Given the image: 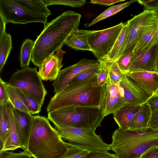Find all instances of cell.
Instances as JSON below:
<instances>
[{"mask_svg":"<svg viewBox=\"0 0 158 158\" xmlns=\"http://www.w3.org/2000/svg\"><path fill=\"white\" fill-rule=\"evenodd\" d=\"M152 113L150 107L146 102L141 104L132 120L128 130L140 132L147 131L149 129Z\"/></svg>","mask_w":158,"mask_h":158,"instance_id":"ffe728a7","label":"cell"},{"mask_svg":"<svg viewBox=\"0 0 158 158\" xmlns=\"http://www.w3.org/2000/svg\"><path fill=\"white\" fill-rule=\"evenodd\" d=\"M14 114L16 129L21 145V148L27 151L31 133L33 115L20 111L15 108Z\"/></svg>","mask_w":158,"mask_h":158,"instance_id":"2e32d148","label":"cell"},{"mask_svg":"<svg viewBox=\"0 0 158 158\" xmlns=\"http://www.w3.org/2000/svg\"><path fill=\"white\" fill-rule=\"evenodd\" d=\"M157 148L143 155L141 158H157Z\"/></svg>","mask_w":158,"mask_h":158,"instance_id":"ee69618b","label":"cell"},{"mask_svg":"<svg viewBox=\"0 0 158 158\" xmlns=\"http://www.w3.org/2000/svg\"><path fill=\"white\" fill-rule=\"evenodd\" d=\"M72 144L65 142L45 117L33 115L27 151L33 158H61Z\"/></svg>","mask_w":158,"mask_h":158,"instance_id":"3957f363","label":"cell"},{"mask_svg":"<svg viewBox=\"0 0 158 158\" xmlns=\"http://www.w3.org/2000/svg\"><path fill=\"white\" fill-rule=\"evenodd\" d=\"M105 97L100 109L105 116L114 114L127 104L121 85L111 83L108 79L106 86Z\"/></svg>","mask_w":158,"mask_h":158,"instance_id":"7c38bea8","label":"cell"},{"mask_svg":"<svg viewBox=\"0 0 158 158\" xmlns=\"http://www.w3.org/2000/svg\"><path fill=\"white\" fill-rule=\"evenodd\" d=\"M157 13V16H158V10H156Z\"/></svg>","mask_w":158,"mask_h":158,"instance_id":"bcb514c9","label":"cell"},{"mask_svg":"<svg viewBox=\"0 0 158 158\" xmlns=\"http://www.w3.org/2000/svg\"><path fill=\"white\" fill-rule=\"evenodd\" d=\"M106 86L99 85L97 74L82 81L70 83L51 98L47 111L49 112L70 106L100 108L105 97Z\"/></svg>","mask_w":158,"mask_h":158,"instance_id":"7a4b0ae2","label":"cell"},{"mask_svg":"<svg viewBox=\"0 0 158 158\" xmlns=\"http://www.w3.org/2000/svg\"><path fill=\"white\" fill-rule=\"evenodd\" d=\"M133 55V53L132 52L122 55L115 61L120 70L124 74L129 72Z\"/></svg>","mask_w":158,"mask_h":158,"instance_id":"e575fe53","label":"cell"},{"mask_svg":"<svg viewBox=\"0 0 158 158\" xmlns=\"http://www.w3.org/2000/svg\"><path fill=\"white\" fill-rule=\"evenodd\" d=\"M37 68L29 67L14 72L6 83L27 93L41 106L47 92Z\"/></svg>","mask_w":158,"mask_h":158,"instance_id":"52a82bcc","label":"cell"},{"mask_svg":"<svg viewBox=\"0 0 158 158\" xmlns=\"http://www.w3.org/2000/svg\"><path fill=\"white\" fill-rule=\"evenodd\" d=\"M158 22L156 10H144L139 14L134 16L132 18L127 21V40L122 55L133 52L139 36L145 28Z\"/></svg>","mask_w":158,"mask_h":158,"instance_id":"30bf717a","label":"cell"},{"mask_svg":"<svg viewBox=\"0 0 158 158\" xmlns=\"http://www.w3.org/2000/svg\"><path fill=\"white\" fill-rule=\"evenodd\" d=\"M146 102L149 106L152 113L158 110V92L150 97Z\"/></svg>","mask_w":158,"mask_h":158,"instance_id":"60d3db41","label":"cell"},{"mask_svg":"<svg viewBox=\"0 0 158 158\" xmlns=\"http://www.w3.org/2000/svg\"><path fill=\"white\" fill-rule=\"evenodd\" d=\"M155 65L156 69L155 72L158 73V48L156 56Z\"/></svg>","mask_w":158,"mask_h":158,"instance_id":"f6af8a7d","label":"cell"},{"mask_svg":"<svg viewBox=\"0 0 158 158\" xmlns=\"http://www.w3.org/2000/svg\"><path fill=\"white\" fill-rule=\"evenodd\" d=\"M65 44L76 50L91 51L86 40L75 32L67 38Z\"/></svg>","mask_w":158,"mask_h":158,"instance_id":"f1b7e54d","label":"cell"},{"mask_svg":"<svg viewBox=\"0 0 158 158\" xmlns=\"http://www.w3.org/2000/svg\"><path fill=\"white\" fill-rule=\"evenodd\" d=\"M99 66V62L98 60L83 58L76 64L60 70L57 79L52 84L54 92L56 93L60 91L81 72Z\"/></svg>","mask_w":158,"mask_h":158,"instance_id":"8fae6325","label":"cell"},{"mask_svg":"<svg viewBox=\"0 0 158 158\" xmlns=\"http://www.w3.org/2000/svg\"><path fill=\"white\" fill-rule=\"evenodd\" d=\"M158 44V22L146 27L139 36L133 51L136 54Z\"/></svg>","mask_w":158,"mask_h":158,"instance_id":"ac0fdd59","label":"cell"},{"mask_svg":"<svg viewBox=\"0 0 158 158\" xmlns=\"http://www.w3.org/2000/svg\"><path fill=\"white\" fill-rule=\"evenodd\" d=\"M65 53L61 47L55 54L47 58L39 67L38 73L42 80L50 81L56 80L63 66L62 61Z\"/></svg>","mask_w":158,"mask_h":158,"instance_id":"5bb4252c","label":"cell"},{"mask_svg":"<svg viewBox=\"0 0 158 158\" xmlns=\"http://www.w3.org/2000/svg\"><path fill=\"white\" fill-rule=\"evenodd\" d=\"M120 84L123 89L124 97L127 104L141 105L146 102L150 97L127 74Z\"/></svg>","mask_w":158,"mask_h":158,"instance_id":"9a60e30c","label":"cell"},{"mask_svg":"<svg viewBox=\"0 0 158 158\" xmlns=\"http://www.w3.org/2000/svg\"><path fill=\"white\" fill-rule=\"evenodd\" d=\"M137 1L140 4L143 5L146 10H158V0H138Z\"/></svg>","mask_w":158,"mask_h":158,"instance_id":"f35d334b","label":"cell"},{"mask_svg":"<svg viewBox=\"0 0 158 158\" xmlns=\"http://www.w3.org/2000/svg\"><path fill=\"white\" fill-rule=\"evenodd\" d=\"M5 86L10 102L14 107L15 109L20 111L30 113L27 108L14 90L13 87L7 84L6 82L5 83Z\"/></svg>","mask_w":158,"mask_h":158,"instance_id":"4dcf8cb0","label":"cell"},{"mask_svg":"<svg viewBox=\"0 0 158 158\" xmlns=\"http://www.w3.org/2000/svg\"><path fill=\"white\" fill-rule=\"evenodd\" d=\"M32 157L29 152L26 150L19 153L4 150L0 151V158H31Z\"/></svg>","mask_w":158,"mask_h":158,"instance_id":"8d00e7d4","label":"cell"},{"mask_svg":"<svg viewBox=\"0 0 158 158\" xmlns=\"http://www.w3.org/2000/svg\"><path fill=\"white\" fill-rule=\"evenodd\" d=\"M5 83L6 82L0 77V103H6L10 102Z\"/></svg>","mask_w":158,"mask_h":158,"instance_id":"ab89813d","label":"cell"},{"mask_svg":"<svg viewBox=\"0 0 158 158\" xmlns=\"http://www.w3.org/2000/svg\"><path fill=\"white\" fill-rule=\"evenodd\" d=\"M6 106L9 117V131L2 150L13 151L21 148V145L15 125L14 114V107L10 102L6 103Z\"/></svg>","mask_w":158,"mask_h":158,"instance_id":"d6986e66","label":"cell"},{"mask_svg":"<svg viewBox=\"0 0 158 158\" xmlns=\"http://www.w3.org/2000/svg\"><path fill=\"white\" fill-rule=\"evenodd\" d=\"M13 88L31 114H38L40 113L42 106L34 99L22 90L18 88Z\"/></svg>","mask_w":158,"mask_h":158,"instance_id":"484cf974","label":"cell"},{"mask_svg":"<svg viewBox=\"0 0 158 158\" xmlns=\"http://www.w3.org/2000/svg\"><path fill=\"white\" fill-rule=\"evenodd\" d=\"M158 44L136 54H133L128 73L155 72V61Z\"/></svg>","mask_w":158,"mask_h":158,"instance_id":"4fadbf2b","label":"cell"},{"mask_svg":"<svg viewBox=\"0 0 158 158\" xmlns=\"http://www.w3.org/2000/svg\"></svg>","mask_w":158,"mask_h":158,"instance_id":"c3c4849f","label":"cell"},{"mask_svg":"<svg viewBox=\"0 0 158 158\" xmlns=\"http://www.w3.org/2000/svg\"><path fill=\"white\" fill-rule=\"evenodd\" d=\"M34 41L29 39H26L23 43L21 48L20 61L22 69L29 67L31 61Z\"/></svg>","mask_w":158,"mask_h":158,"instance_id":"4316f807","label":"cell"},{"mask_svg":"<svg viewBox=\"0 0 158 158\" xmlns=\"http://www.w3.org/2000/svg\"><path fill=\"white\" fill-rule=\"evenodd\" d=\"M108 62L109 81L112 84H120L124 78L125 74L120 70L115 62Z\"/></svg>","mask_w":158,"mask_h":158,"instance_id":"f546056e","label":"cell"},{"mask_svg":"<svg viewBox=\"0 0 158 158\" xmlns=\"http://www.w3.org/2000/svg\"><path fill=\"white\" fill-rule=\"evenodd\" d=\"M128 35V26L127 22L124 23L119 35L105 61L115 62L122 55L127 45Z\"/></svg>","mask_w":158,"mask_h":158,"instance_id":"603a6c76","label":"cell"},{"mask_svg":"<svg viewBox=\"0 0 158 158\" xmlns=\"http://www.w3.org/2000/svg\"><path fill=\"white\" fill-rule=\"evenodd\" d=\"M0 17L6 24L38 22L45 26L47 23V17L31 11L16 0H0Z\"/></svg>","mask_w":158,"mask_h":158,"instance_id":"9c48e42d","label":"cell"},{"mask_svg":"<svg viewBox=\"0 0 158 158\" xmlns=\"http://www.w3.org/2000/svg\"><path fill=\"white\" fill-rule=\"evenodd\" d=\"M9 124L6 103H0V151L3 150L8 137Z\"/></svg>","mask_w":158,"mask_h":158,"instance_id":"cb8c5ba5","label":"cell"},{"mask_svg":"<svg viewBox=\"0 0 158 158\" xmlns=\"http://www.w3.org/2000/svg\"><path fill=\"white\" fill-rule=\"evenodd\" d=\"M149 129L152 130L158 129V110L152 113L149 123Z\"/></svg>","mask_w":158,"mask_h":158,"instance_id":"b9f144b4","label":"cell"},{"mask_svg":"<svg viewBox=\"0 0 158 158\" xmlns=\"http://www.w3.org/2000/svg\"><path fill=\"white\" fill-rule=\"evenodd\" d=\"M83 158H118L115 154L106 151H92Z\"/></svg>","mask_w":158,"mask_h":158,"instance_id":"74e56055","label":"cell"},{"mask_svg":"<svg viewBox=\"0 0 158 158\" xmlns=\"http://www.w3.org/2000/svg\"><path fill=\"white\" fill-rule=\"evenodd\" d=\"M99 68V66L81 72L73 78L70 83L82 81L97 74L98 72Z\"/></svg>","mask_w":158,"mask_h":158,"instance_id":"d590c367","label":"cell"},{"mask_svg":"<svg viewBox=\"0 0 158 158\" xmlns=\"http://www.w3.org/2000/svg\"><path fill=\"white\" fill-rule=\"evenodd\" d=\"M43 1L47 6L53 5H61L74 8L82 7L86 2L85 0H43Z\"/></svg>","mask_w":158,"mask_h":158,"instance_id":"d6a6232c","label":"cell"},{"mask_svg":"<svg viewBox=\"0 0 158 158\" xmlns=\"http://www.w3.org/2000/svg\"><path fill=\"white\" fill-rule=\"evenodd\" d=\"M110 145L118 158H141L158 148V129L140 132L118 128L113 133Z\"/></svg>","mask_w":158,"mask_h":158,"instance_id":"277c9868","label":"cell"},{"mask_svg":"<svg viewBox=\"0 0 158 158\" xmlns=\"http://www.w3.org/2000/svg\"><path fill=\"white\" fill-rule=\"evenodd\" d=\"M54 127L63 140L82 149L89 151L110 150V144L105 143L93 129L56 126Z\"/></svg>","mask_w":158,"mask_h":158,"instance_id":"ba28073f","label":"cell"},{"mask_svg":"<svg viewBox=\"0 0 158 158\" xmlns=\"http://www.w3.org/2000/svg\"><path fill=\"white\" fill-rule=\"evenodd\" d=\"M157 158H158V148H157Z\"/></svg>","mask_w":158,"mask_h":158,"instance_id":"7dc6e473","label":"cell"},{"mask_svg":"<svg viewBox=\"0 0 158 158\" xmlns=\"http://www.w3.org/2000/svg\"><path fill=\"white\" fill-rule=\"evenodd\" d=\"M124 1L125 0H91L89 3L92 4L109 6Z\"/></svg>","mask_w":158,"mask_h":158,"instance_id":"7bdbcfd3","label":"cell"},{"mask_svg":"<svg viewBox=\"0 0 158 158\" xmlns=\"http://www.w3.org/2000/svg\"><path fill=\"white\" fill-rule=\"evenodd\" d=\"M135 1L137 0H132L121 4L112 6L99 15L90 23L86 24L85 25L90 27L100 21L114 15Z\"/></svg>","mask_w":158,"mask_h":158,"instance_id":"83f0119b","label":"cell"},{"mask_svg":"<svg viewBox=\"0 0 158 158\" xmlns=\"http://www.w3.org/2000/svg\"><path fill=\"white\" fill-rule=\"evenodd\" d=\"M140 106L127 104L113 114L114 119L119 128L128 129L132 120L139 110Z\"/></svg>","mask_w":158,"mask_h":158,"instance_id":"44dd1931","label":"cell"},{"mask_svg":"<svg viewBox=\"0 0 158 158\" xmlns=\"http://www.w3.org/2000/svg\"><path fill=\"white\" fill-rule=\"evenodd\" d=\"M81 15L66 11L44 26L34 41L31 61L39 67L44 60L65 44L67 38L78 29Z\"/></svg>","mask_w":158,"mask_h":158,"instance_id":"6da1fadb","label":"cell"},{"mask_svg":"<svg viewBox=\"0 0 158 158\" xmlns=\"http://www.w3.org/2000/svg\"><path fill=\"white\" fill-rule=\"evenodd\" d=\"M98 71L97 74L98 81L102 87L106 85L108 79V62L106 61L99 62Z\"/></svg>","mask_w":158,"mask_h":158,"instance_id":"1f68e13d","label":"cell"},{"mask_svg":"<svg viewBox=\"0 0 158 158\" xmlns=\"http://www.w3.org/2000/svg\"><path fill=\"white\" fill-rule=\"evenodd\" d=\"M0 18V72L3 67L12 48L11 37L6 32V25Z\"/></svg>","mask_w":158,"mask_h":158,"instance_id":"7402d4cb","label":"cell"},{"mask_svg":"<svg viewBox=\"0 0 158 158\" xmlns=\"http://www.w3.org/2000/svg\"><path fill=\"white\" fill-rule=\"evenodd\" d=\"M124 23L100 30L77 29L74 32L85 39L98 62L105 61L119 35Z\"/></svg>","mask_w":158,"mask_h":158,"instance_id":"8992f818","label":"cell"},{"mask_svg":"<svg viewBox=\"0 0 158 158\" xmlns=\"http://www.w3.org/2000/svg\"><path fill=\"white\" fill-rule=\"evenodd\" d=\"M105 117L100 108L70 106L48 112V118L54 126L91 129L95 131Z\"/></svg>","mask_w":158,"mask_h":158,"instance_id":"5b68a950","label":"cell"},{"mask_svg":"<svg viewBox=\"0 0 158 158\" xmlns=\"http://www.w3.org/2000/svg\"><path fill=\"white\" fill-rule=\"evenodd\" d=\"M21 5L36 14L48 17L51 13L43 0H16Z\"/></svg>","mask_w":158,"mask_h":158,"instance_id":"d4e9b609","label":"cell"},{"mask_svg":"<svg viewBox=\"0 0 158 158\" xmlns=\"http://www.w3.org/2000/svg\"><path fill=\"white\" fill-rule=\"evenodd\" d=\"M151 97L158 92V73L138 72L127 73Z\"/></svg>","mask_w":158,"mask_h":158,"instance_id":"e0dca14e","label":"cell"},{"mask_svg":"<svg viewBox=\"0 0 158 158\" xmlns=\"http://www.w3.org/2000/svg\"><path fill=\"white\" fill-rule=\"evenodd\" d=\"M90 151L72 144L61 158H83Z\"/></svg>","mask_w":158,"mask_h":158,"instance_id":"836d02e7","label":"cell"}]
</instances>
